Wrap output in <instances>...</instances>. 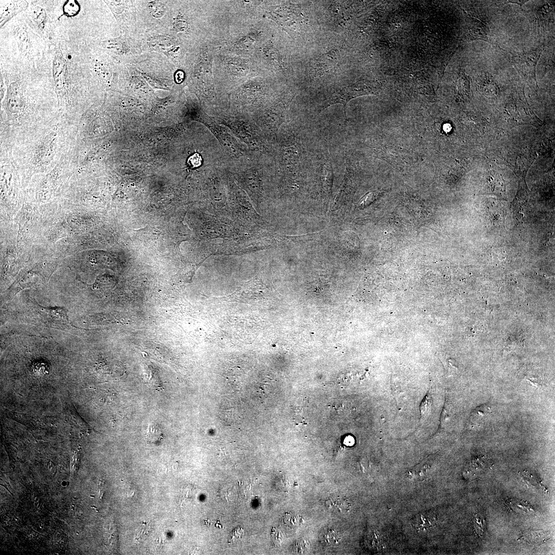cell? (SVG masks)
I'll return each mask as SVG.
<instances>
[{
	"mask_svg": "<svg viewBox=\"0 0 555 555\" xmlns=\"http://www.w3.org/2000/svg\"><path fill=\"white\" fill-rule=\"evenodd\" d=\"M78 123L60 114L15 142L13 154L23 187L36 175L53 169L77 139Z\"/></svg>",
	"mask_w": 555,
	"mask_h": 555,
	"instance_id": "6da1fadb",
	"label": "cell"
},
{
	"mask_svg": "<svg viewBox=\"0 0 555 555\" xmlns=\"http://www.w3.org/2000/svg\"><path fill=\"white\" fill-rule=\"evenodd\" d=\"M72 172L68 153L62 156L53 169L45 174L35 175L24 192L28 198L38 202H47L64 195L71 182Z\"/></svg>",
	"mask_w": 555,
	"mask_h": 555,
	"instance_id": "7a4b0ae2",
	"label": "cell"
},
{
	"mask_svg": "<svg viewBox=\"0 0 555 555\" xmlns=\"http://www.w3.org/2000/svg\"><path fill=\"white\" fill-rule=\"evenodd\" d=\"M12 145L0 144V173H1V204L6 207H15L24 197L22 178L13 154Z\"/></svg>",
	"mask_w": 555,
	"mask_h": 555,
	"instance_id": "3957f363",
	"label": "cell"
},
{
	"mask_svg": "<svg viewBox=\"0 0 555 555\" xmlns=\"http://www.w3.org/2000/svg\"><path fill=\"white\" fill-rule=\"evenodd\" d=\"M202 122L214 134L226 153L234 158L244 156V148L232 134L231 131L222 126L220 123L218 121L217 122V120L207 116L203 117Z\"/></svg>",
	"mask_w": 555,
	"mask_h": 555,
	"instance_id": "277c9868",
	"label": "cell"
},
{
	"mask_svg": "<svg viewBox=\"0 0 555 555\" xmlns=\"http://www.w3.org/2000/svg\"><path fill=\"white\" fill-rule=\"evenodd\" d=\"M225 125L234 135L246 144L250 150H259L263 144L254 125L241 120L221 121L219 122Z\"/></svg>",
	"mask_w": 555,
	"mask_h": 555,
	"instance_id": "5b68a950",
	"label": "cell"
},
{
	"mask_svg": "<svg viewBox=\"0 0 555 555\" xmlns=\"http://www.w3.org/2000/svg\"><path fill=\"white\" fill-rule=\"evenodd\" d=\"M368 93L364 89H358L355 86L345 87L335 90L330 93L326 101L320 108V111L325 109L334 104L342 103L343 104L345 112V107L349 101Z\"/></svg>",
	"mask_w": 555,
	"mask_h": 555,
	"instance_id": "8992f818",
	"label": "cell"
},
{
	"mask_svg": "<svg viewBox=\"0 0 555 555\" xmlns=\"http://www.w3.org/2000/svg\"><path fill=\"white\" fill-rule=\"evenodd\" d=\"M542 53V49L535 50L529 54H524L516 58L515 62L522 74L530 81H536V68Z\"/></svg>",
	"mask_w": 555,
	"mask_h": 555,
	"instance_id": "52a82bcc",
	"label": "cell"
},
{
	"mask_svg": "<svg viewBox=\"0 0 555 555\" xmlns=\"http://www.w3.org/2000/svg\"><path fill=\"white\" fill-rule=\"evenodd\" d=\"M40 314L45 321L51 326L68 327L70 325L67 311L61 308H45L39 306Z\"/></svg>",
	"mask_w": 555,
	"mask_h": 555,
	"instance_id": "ba28073f",
	"label": "cell"
},
{
	"mask_svg": "<svg viewBox=\"0 0 555 555\" xmlns=\"http://www.w3.org/2000/svg\"><path fill=\"white\" fill-rule=\"evenodd\" d=\"M411 522L417 531L425 532L437 526L438 518L434 511H428L415 516Z\"/></svg>",
	"mask_w": 555,
	"mask_h": 555,
	"instance_id": "9c48e42d",
	"label": "cell"
},
{
	"mask_svg": "<svg viewBox=\"0 0 555 555\" xmlns=\"http://www.w3.org/2000/svg\"><path fill=\"white\" fill-rule=\"evenodd\" d=\"M339 56V51L337 50H332L320 56L314 64V72L317 75L324 74L338 64Z\"/></svg>",
	"mask_w": 555,
	"mask_h": 555,
	"instance_id": "30bf717a",
	"label": "cell"
},
{
	"mask_svg": "<svg viewBox=\"0 0 555 555\" xmlns=\"http://www.w3.org/2000/svg\"><path fill=\"white\" fill-rule=\"evenodd\" d=\"M328 509L337 515H342L350 510V502L347 498L342 496H333L326 502Z\"/></svg>",
	"mask_w": 555,
	"mask_h": 555,
	"instance_id": "8fae6325",
	"label": "cell"
},
{
	"mask_svg": "<svg viewBox=\"0 0 555 555\" xmlns=\"http://www.w3.org/2000/svg\"><path fill=\"white\" fill-rule=\"evenodd\" d=\"M27 6L28 3L26 1H10L1 6V27L14 16L25 9Z\"/></svg>",
	"mask_w": 555,
	"mask_h": 555,
	"instance_id": "7c38bea8",
	"label": "cell"
},
{
	"mask_svg": "<svg viewBox=\"0 0 555 555\" xmlns=\"http://www.w3.org/2000/svg\"><path fill=\"white\" fill-rule=\"evenodd\" d=\"M491 413L490 407L487 405L476 408L470 417L469 423L472 427L479 426Z\"/></svg>",
	"mask_w": 555,
	"mask_h": 555,
	"instance_id": "4fadbf2b",
	"label": "cell"
},
{
	"mask_svg": "<svg viewBox=\"0 0 555 555\" xmlns=\"http://www.w3.org/2000/svg\"><path fill=\"white\" fill-rule=\"evenodd\" d=\"M321 542L324 545L333 546L337 545L341 540L339 532L333 529L324 530L320 536Z\"/></svg>",
	"mask_w": 555,
	"mask_h": 555,
	"instance_id": "5bb4252c",
	"label": "cell"
},
{
	"mask_svg": "<svg viewBox=\"0 0 555 555\" xmlns=\"http://www.w3.org/2000/svg\"><path fill=\"white\" fill-rule=\"evenodd\" d=\"M163 439V434L160 427L155 424L149 426L146 435V441L150 444H159Z\"/></svg>",
	"mask_w": 555,
	"mask_h": 555,
	"instance_id": "9a60e30c",
	"label": "cell"
},
{
	"mask_svg": "<svg viewBox=\"0 0 555 555\" xmlns=\"http://www.w3.org/2000/svg\"><path fill=\"white\" fill-rule=\"evenodd\" d=\"M30 14L34 22L39 27L43 28L47 19L46 10L40 7L33 6L31 8Z\"/></svg>",
	"mask_w": 555,
	"mask_h": 555,
	"instance_id": "2e32d148",
	"label": "cell"
},
{
	"mask_svg": "<svg viewBox=\"0 0 555 555\" xmlns=\"http://www.w3.org/2000/svg\"><path fill=\"white\" fill-rule=\"evenodd\" d=\"M94 69L101 81L107 82L110 80L111 72L106 65H104L100 62H96L94 64Z\"/></svg>",
	"mask_w": 555,
	"mask_h": 555,
	"instance_id": "e0dca14e",
	"label": "cell"
},
{
	"mask_svg": "<svg viewBox=\"0 0 555 555\" xmlns=\"http://www.w3.org/2000/svg\"><path fill=\"white\" fill-rule=\"evenodd\" d=\"M15 37L20 49L25 52L28 49L29 45V40L26 31L24 28L17 29Z\"/></svg>",
	"mask_w": 555,
	"mask_h": 555,
	"instance_id": "ac0fdd59",
	"label": "cell"
},
{
	"mask_svg": "<svg viewBox=\"0 0 555 555\" xmlns=\"http://www.w3.org/2000/svg\"><path fill=\"white\" fill-rule=\"evenodd\" d=\"M432 398L430 393H428L424 397L420 406L421 420H424L431 412L432 409Z\"/></svg>",
	"mask_w": 555,
	"mask_h": 555,
	"instance_id": "d6986e66",
	"label": "cell"
},
{
	"mask_svg": "<svg viewBox=\"0 0 555 555\" xmlns=\"http://www.w3.org/2000/svg\"><path fill=\"white\" fill-rule=\"evenodd\" d=\"M473 521L476 532L481 537H483L485 526V520L481 515H476Z\"/></svg>",
	"mask_w": 555,
	"mask_h": 555,
	"instance_id": "ffe728a7",
	"label": "cell"
},
{
	"mask_svg": "<svg viewBox=\"0 0 555 555\" xmlns=\"http://www.w3.org/2000/svg\"><path fill=\"white\" fill-rule=\"evenodd\" d=\"M302 520L301 518L298 515H294L292 514H288L285 517V523L290 528H296L300 526L302 524Z\"/></svg>",
	"mask_w": 555,
	"mask_h": 555,
	"instance_id": "44dd1931",
	"label": "cell"
},
{
	"mask_svg": "<svg viewBox=\"0 0 555 555\" xmlns=\"http://www.w3.org/2000/svg\"><path fill=\"white\" fill-rule=\"evenodd\" d=\"M75 1H68L64 6V12L67 15L74 16L79 12V7Z\"/></svg>",
	"mask_w": 555,
	"mask_h": 555,
	"instance_id": "7402d4cb",
	"label": "cell"
},
{
	"mask_svg": "<svg viewBox=\"0 0 555 555\" xmlns=\"http://www.w3.org/2000/svg\"><path fill=\"white\" fill-rule=\"evenodd\" d=\"M271 536L272 540L276 546H280L285 538V534L277 528L272 530Z\"/></svg>",
	"mask_w": 555,
	"mask_h": 555,
	"instance_id": "603a6c76",
	"label": "cell"
},
{
	"mask_svg": "<svg viewBox=\"0 0 555 555\" xmlns=\"http://www.w3.org/2000/svg\"><path fill=\"white\" fill-rule=\"evenodd\" d=\"M391 390L392 394L395 397L397 404L401 407V404L402 403L401 400L404 394V392L401 389V387L397 386L395 384H393L391 386Z\"/></svg>",
	"mask_w": 555,
	"mask_h": 555,
	"instance_id": "cb8c5ba5",
	"label": "cell"
},
{
	"mask_svg": "<svg viewBox=\"0 0 555 555\" xmlns=\"http://www.w3.org/2000/svg\"><path fill=\"white\" fill-rule=\"evenodd\" d=\"M244 529L241 527H237L234 529L229 537L230 543L234 542L236 539H241L244 534Z\"/></svg>",
	"mask_w": 555,
	"mask_h": 555,
	"instance_id": "d4e9b609",
	"label": "cell"
},
{
	"mask_svg": "<svg viewBox=\"0 0 555 555\" xmlns=\"http://www.w3.org/2000/svg\"><path fill=\"white\" fill-rule=\"evenodd\" d=\"M202 157L198 153H195L191 157L188 161V164L189 166L193 168L198 167L202 164Z\"/></svg>",
	"mask_w": 555,
	"mask_h": 555,
	"instance_id": "484cf974",
	"label": "cell"
}]
</instances>
